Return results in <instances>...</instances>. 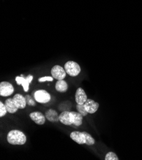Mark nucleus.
<instances>
[{"instance_id": "9b49d317", "label": "nucleus", "mask_w": 142, "mask_h": 160, "mask_svg": "<svg viewBox=\"0 0 142 160\" xmlns=\"http://www.w3.org/2000/svg\"><path fill=\"white\" fill-rule=\"evenodd\" d=\"M70 138L78 144H84V143H86V138L83 132L78 131L73 132L70 133Z\"/></svg>"}, {"instance_id": "4be33fe9", "label": "nucleus", "mask_w": 142, "mask_h": 160, "mask_svg": "<svg viewBox=\"0 0 142 160\" xmlns=\"http://www.w3.org/2000/svg\"><path fill=\"white\" fill-rule=\"evenodd\" d=\"M54 80L53 77H50V76H46V77H42L38 78V82H47V81H49V82H51Z\"/></svg>"}, {"instance_id": "a211bd4d", "label": "nucleus", "mask_w": 142, "mask_h": 160, "mask_svg": "<svg viewBox=\"0 0 142 160\" xmlns=\"http://www.w3.org/2000/svg\"><path fill=\"white\" fill-rule=\"evenodd\" d=\"M76 109H77L78 112L81 113L83 116H86L89 114L86 110L84 104H82V105L77 104L76 105Z\"/></svg>"}, {"instance_id": "f3484780", "label": "nucleus", "mask_w": 142, "mask_h": 160, "mask_svg": "<svg viewBox=\"0 0 142 160\" xmlns=\"http://www.w3.org/2000/svg\"><path fill=\"white\" fill-rule=\"evenodd\" d=\"M83 133L85 135L86 138V144L88 146H92L94 145L95 143V140L94 139V138L87 132H84Z\"/></svg>"}, {"instance_id": "2eb2a0df", "label": "nucleus", "mask_w": 142, "mask_h": 160, "mask_svg": "<svg viewBox=\"0 0 142 160\" xmlns=\"http://www.w3.org/2000/svg\"><path fill=\"white\" fill-rule=\"evenodd\" d=\"M71 116H72V121L73 124L76 126H80L82 124L83 121V116L78 112H71Z\"/></svg>"}, {"instance_id": "4468645a", "label": "nucleus", "mask_w": 142, "mask_h": 160, "mask_svg": "<svg viewBox=\"0 0 142 160\" xmlns=\"http://www.w3.org/2000/svg\"><path fill=\"white\" fill-rule=\"evenodd\" d=\"M5 105L7 108V112L10 114H14L18 110L19 108L14 102L13 98H8L5 102Z\"/></svg>"}, {"instance_id": "aec40b11", "label": "nucleus", "mask_w": 142, "mask_h": 160, "mask_svg": "<svg viewBox=\"0 0 142 160\" xmlns=\"http://www.w3.org/2000/svg\"><path fill=\"white\" fill-rule=\"evenodd\" d=\"M8 112L7 108L5 105V103H3L2 102H0V117L2 118L5 116L7 113Z\"/></svg>"}, {"instance_id": "f257e3e1", "label": "nucleus", "mask_w": 142, "mask_h": 160, "mask_svg": "<svg viewBox=\"0 0 142 160\" xmlns=\"http://www.w3.org/2000/svg\"><path fill=\"white\" fill-rule=\"evenodd\" d=\"M7 140L10 144L22 146L26 142L27 138L22 132L18 130H13L8 133Z\"/></svg>"}, {"instance_id": "6e6552de", "label": "nucleus", "mask_w": 142, "mask_h": 160, "mask_svg": "<svg viewBox=\"0 0 142 160\" xmlns=\"http://www.w3.org/2000/svg\"><path fill=\"white\" fill-rule=\"evenodd\" d=\"M29 118L38 125H43L45 122L46 118L41 112H33L29 114Z\"/></svg>"}, {"instance_id": "412c9836", "label": "nucleus", "mask_w": 142, "mask_h": 160, "mask_svg": "<svg viewBox=\"0 0 142 160\" xmlns=\"http://www.w3.org/2000/svg\"><path fill=\"white\" fill-rule=\"evenodd\" d=\"M25 98L26 100L27 105H28L29 106H35L36 105V103L35 102L34 99L31 97L30 95L27 94L25 97Z\"/></svg>"}, {"instance_id": "dca6fc26", "label": "nucleus", "mask_w": 142, "mask_h": 160, "mask_svg": "<svg viewBox=\"0 0 142 160\" xmlns=\"http://www.w3.org/2000/svg\"><path fill=\"white\" fill-rule=\"evenodd\" d=\"M55 88L56 91L59 92H65L68 89V86L67 82L65 81L64 80H59V81L56 82L55 85Z\"/></svg>"}, {"instance_id": "0eeeda50", "label": "nucleus", "mask_w": 142, "mask_h": 160, "mask_svg": "<svg viewBox=\"0 0 142 160\" xmlns=\"http://www.w3.org/2000/svg\"><path fill=\"white\" fill-rule=\"evenodd\" d=\"M75 98L76 103L79 105L84 104L87 100V97L85 91L81 88H78L76 91Z\"/></svg>"}, {"instance_id": "9d476101", "label": "nucleus", "mask_w": 142, "mask_h": 160, "mask_svg": "<svg viewBox=\"0 0 142 160\" xmlns=\"http://www.w3.org/2000/svg\"><path fill=\"white\" fill-rule=\"evenodd\" d=\"M84 106L89 114H94L98 110L99 103L91 99H87L84 103Z\"/></svg>"}, {"instance_id": "f03ea898", "label": "nucleus", "mask_w": 142, "mask_h": 160, "mask_svg": "<svg viewBox=\"0 0 142 160\" xmlns=\"http://www.w3.org/2000/svg\"><path fill=\"white\" fill-rule=\"evenodd\" d=\"M65 70L70 76L76 77L80 74L81 68L79 65L74 61H68L65 65Z\"/></svg>"}, {"instance_id": "20e7f679", "label": "nucleus", "mask_w": 142, "mask_h": 160, "mask_svg": "<svg viewBox=\"0 0 142 160\" xmlns=\"http://www.w3.org/2000/svg\"><path fill=\"white\" fill-rule=\"evenodd\" d=\"M14 92V88L12 84L8 82H2L0 83V95L2 97H9Z\"/></svg>"}, {"instance_id": "f8f14e48", "label": "nucleus", "mask_w": 142, "mask_h": 160, "mask_svg": "<svg viewBox=\"0 0 142 160\" xmlns=\"http://www.w3.org/2000/svg\"><path fill=\"white\" fill-rule=\"evenodd\" d=\"M46 119L52 122H57L59 121V115L54 109H49L45 114Z\"/></svg>"}, {"instance_id": "ddd939ff", "label": "nucleus", "mask_w": 142, "mask_h": 160, "mask_svg": "<svg viewBox=\"0 0 142 160\" xmlns=\"http://www.w3.org/2000/svg\"><path fill=\"white\" fill-rule=\"evenodd\" d=\"M13 100L14 101V102L16 104V105L17 106V107L19 108V109H23L24 108H26V106L27 105L26 103V100L22 94H16L14 95V97H13Z\"/></svg>"}, {"instance_id": "6ab92c4d", "label": "nucleus", "mask_w": 142, "mask_h": 160, "mask_svg": "<svg viewBox=\"0 0 142 160\" xmlns=\"http://www.w3.org/2000/svg\"><path fill=\"white\" fill-rule=\"evenodd\" d=\"M105 160H118L119 158L117 154L113 152H109L105 156Z\"/></svg>"}, {"instance_id": "39448f33", "label": "nucleus", "mask_w": 142, "mask_h": 160, "mask_svg": "<svg viewBox=\"0 0 142 160\" xmlns=\"http://www.w3.org/2000/svg\"><path fill=\"white\" fill-rule=\"evenodd\" d=\"M33 78V77L31 75H29L26 78L22 76H17L16 77V78H15V81H16L17 84L18 85L22 86V88L24 91L27 92L29 90V86L31 84V82H32Z\"/></svg>"}, {"instance_id": "423d86ee", "label": "nucleus", "mask_w": 142, "mask_h": 160, "mask_svg": "<svg viewBox=\"0 0 142 160\" xmlns=\"http://www.w3.org/2000/svg\"><path fill=\"white\" fill-rule=\"evenodd\" d=\"M52 77L54 78L59 81V80H63L66 77V72L65 70L59 65H56L52 67L51 70Z\"/></svg>"}, {"instance_id": "1a4fd4ad", "label": "nucleus", "mask_w": 142, "mask_h": 160, "mask_svg": "<svg viewBox=\"0 0 142 160\" xmlns=\"http://www.w3.org/2000/svg\"><path fill=\"white\" fill-rule=\"evenodd\" d=\"M59 121L65 125L70 126L73 124L72 116L71 112L63 111L59 115Z\"/></svg>"}, {"instance_id": "7ed1b4c3", "label": "nucleus", "mask_w": 142, "mask_h": 160, "mask_svg": "<svg viewBox=\"0 0 142 160\" xmlns=\"http://www.w3.org/2000/svg\"><path fill=\"white\" fill-rule=\"evenodd\" d=\"M35 100L40 103H46L51 100V94L45 90L40 89L34 92Z\"/></svg>"}]
</instances>
